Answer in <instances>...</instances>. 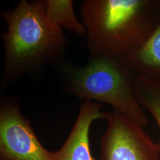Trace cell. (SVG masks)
I'll return each mask as SVG.
<instances>
[{"mask_svg": "<svg viewBox=\"0 0 160 160\" xmlns=\"http://www.w3.org/2000/svg\"><path fill=\"white\" fill-rule=\"evenodd\" d=\"M91 56L127 59L160 19V0H85L81 5Z\"/></svg>", "mask_w": 160, "mask_h": 160, "instance_id": "obj_1", "label": "cell"}, {"mask_svg": "<svg viewBox=\"0 0 160 160\" xmlns=\"http://www.w3.org/2000/svg\"><path fill=\"white\" fill-rule=\"evenodd\" d=\"M7 28L2 33L5 52L2 85L38 71L48 62H59L68 40L52 24L36 1L21 0L3 12Z\"/></svg>", "mask_w": 160, "mask_h": 160, "instance_id": "obj_2", "label": "cell"}, {"mask_svg": "<svg viewBox=\"0 0 160 160\" xmlns=\"http://www.w3.org/2000/svg\"><path fill=\"white\" fill-rule=\"evenodd\" d=\"M65 88L82 100H91L112 106L144 127L148 119L137 99L136 73L126 58L91 56L81 68H65Z\"/></svg>", "mask_w": 160, "mask_h": 160, "instance_id": "obj_3", "label": "cell"}, {"mask_svg": "<svg viewBox=\"0 0 160 160\" xmlns=\"http://www.w3.org/2000/svg\"><path fill=\"white\" fill-rule=\"evenodd\" d=\"M107 129L101 139L100 160H159L158 144L142 127L114 111L110 113Z\"/></svg>", "mask_w": 160, "mask_h": 160, "instance_id": "obj_4", "label": "cell"}, {"mask_svg": "<svg viewBox=\"0 0 160 160\" xmlns=\"http://www.w3.org/2000/svg\"><path fill=\"white\" fill-rule=\"evenodd\" d=\"M0 160H53L14 99L4 98L0 105Z\"/></svg>", "mask_w": 160, "mask_h": 160, "instance_id": "obj_5", "label": "cell"}, {"mask_svg": "<svg viewBox=\"0 0 160 160\" xmlns=\"http://www.w3.org/2000/svg\"><path fill=\"white\" fill-rule=\"evenodd\" d=\"M99 102L85 100L67 139L58 151L53 152V160H94L90 148L89 133L92 123L99 119H108L110 113L101 111Z\"/></svg>", "mask_w": 160, "mask_h": 160, "instance_id": "obj_6", "label": "cell"}, {"mask_svg": "<svg viewBox=\"0 0 160 160\" xmlns=\"http://www.w3.org/2000/svg\"><path fill=\"white\" fill-rule=\"evenodd\" d=\"M127 60L136 74L160 76V19L149 37Z\"/></svg>", "mask_w": 160, "mask_h": 160, "instance_id": "obj_7", "label": "cell"}, {"mask_svg": "<svg viewBox=\"0 0 160 160\" xmlns=\"http://www.w3.org/2000/svg\"><path fill=\"white\" fill-rule=\"evenodd\" d=\"M45 17L52 24L79 36L86 34L82 22L77 19L71 0H37Z\"/></svg>", "mask_w": 160, "mask_h": 160, "instance_id": "obj_8", "label": "cell"}, {"mask_svg": "<svg viewBox=\"0 0 160 160\" xmlns=\"http://www.w3.org/2000/svg\"><path fill=\"white\" fill-rule=\"evenodd\" d=\"M134 88L140 105L153 116L160 129V76L136 74ZM158 146L160 151V142Z\"/></svg>", "mask_w": 160, "mask_h": 160, "instance_id": "obj_9", "label": "cell"}]
</instances>
